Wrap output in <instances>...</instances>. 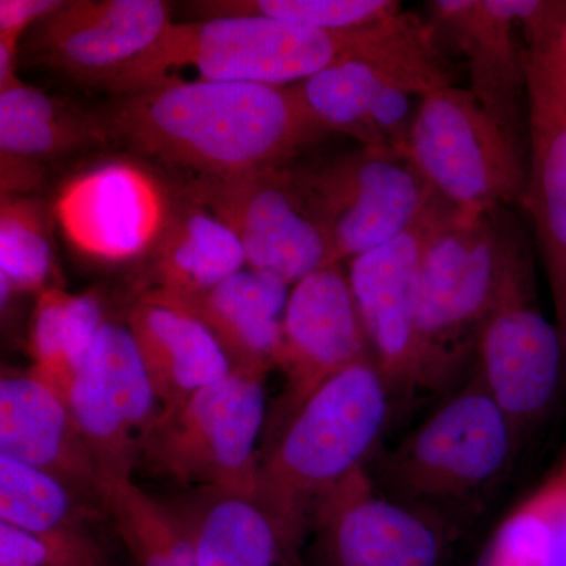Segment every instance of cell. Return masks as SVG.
<instances>
[{"label":"cell","mask_w":566,"mask_h":566,"mask_svg":"<svg viewBox=\"0 0 566 566\" xmlns=\"http://www.w3.org/2000/svg\"><path fill=\"white\" fill-rule=\"evenodd\" d=\"M102 117L112 142L191 182L286 166L323 137L289 87L241 82H167L120 95Z\"/></svg>","instance_id":"6da1fadb"},{"label":"cell","mask_w":566,"mask_h":566,"mask_svg":"<svg viewBox=\"0 0 566 566\" xmlns=\"http://www.w3.org/2000/svg\"><path fill=\"white\" fill-rule=\"evenodd\" d=\"M392 405L375 360L354 364L316 389L260 455L253 491L297 553L316 502L367 465Z\"/></svg>","instance_id":"7a4b0ae2"},{"label":"cell","mask_w":566,"mask_h":566,"mask_svg":"<svg viewBox=\"0 0 566 566\" xmlns=\"http://www.w3.org/2000/svg\"><path fill=\"white\" fill-rule=\"evenodd\" d=\"M534 262L512 208L460 216L434 238L422 274L417 392L446 390L474 365L483 327Z\"/></svg>","instance_id":"3957f363"},{"label":"cell","mask_w":566,"mask_h":566,"mask_svg":"<svg viewBox=\"0 0 566 566\" xmlns=\"http://www.w3.org/2000/svg\"><path fill=\"white\" fill-rule=\"evenodd\" d=\"M382 22L356 31H319L253 14L172 21L115 93L167 84L186 69L196 70V81L290 87L364 50Z\"/></svg>","instance_id":"277c9868"},{"label":"cell","mask_w":566,"mask_h":566,"mask_svg":"<svg viewBox=\"0 0 566 566\" xmlns=\"http://www.w3.org/2000/svg\"><path fill=\"white\" fill-rule=\"evenodd\" d=\"M523 444V433L472 370L419 427L378 458L371 476L392 497L442 512L490 493L512 471Z\"/></svg>","instance_id":"5b68a950"},{"label":"cell","mask_w":566,"mask_h":566,"mask_svg":"<svg viewBox=\"0 0 566 566\" xmlns=\"http://www.w3.org/2000/svg\"><path fill=\"white\" fill-rule=\"evenodd\" d=\"M408 156L463 214L523 207L528 144L495 120L468 88L447 85L422 96Z\"/></svg>","instance_id":"8992f818"},{"label":"cell","mask_w":566,"mask_h":566,"mask_svg":"<svg viewBox=\"0 0 566 566\" xmlns=\"http://www.w3.org/2000/svg\"><path fill=\"white\" fill-rule=\"evenodd\" d=\"M453 81L455 66L442 51L433 25L412 11H401L364 50L289 88L316 132L345 134L360 147L378 148L370 117L379 93L403 87L427 95L455 85Z\"/></svg>","instance_id":"52a82bcc"},{"label":"cell","mask_w":566,"mask_h":566,"mask_svg":"<svg viewBox=\"0 0 566 566\" xmlns=\"http://www.w3.org/2000/svg\"><path fill=\"white\" fill-rule=\"evenodd\" d=\"M290 169L338 263L398 237L441 197L409 156L360 145L323 161L292 163Z\"/></svg>","instance_id":"ba28073f"},{"label":"cell","mask_w":566,"mask_h":566,"mask_svg":"<svg viewBox=\"0 0 566 566\" xmlns=\"http://www.w3.org/2000/svg\"><path fill=\"white\" fill-rule=\"evenodd\" d=\"M266 378L232 371L161 412L140 461L181 485L253 488L266 419Z\"/></svg>","instance_id":"9c48e42d"},{"label":"cell","mask_w":566,"mask_h":566,"mask_svg":"<svg viewBox=\"0 0 566 566\" xmlns=\"http://www.w3.org/2000/svg\"><path fill=\"white\" fill-rule=\"evenodd\" d=\"M308 534L319 566H447L455 531L439 510L385 493L363 465L316 502Z\"/></svg>","instance_id":"30bf717a"},{"label":"cell","mask_w":566,"mask_h":566,"mask_svg":"<svg viewBox=\"0 0 566 566\" xmlns=\"http://www.w3.org/2000/svg\"><path fill=\"white\" fill-rule=\"evenodd\" d=\"M460 212L439 197L405 232L348 262L349 285L371 356L394 400H409L417 392L424 256Z\"/></svg>","instance_id":"8fae6325"},{"label":"cell","mask_w":566,"mask_h":566,"mask_svg":"<svg viewBox=\"0 0 566 566\" xmlns=\"http://www.w3.org/2000/svg\"><path fill=\"white\" fill-rule=\"evenodd\" d=\"M290 164L229 180L191 182L186 193L233 230L248 268L293 286L338 262Z\"/></svg>","instance_id":"7c38bea8"},{"label":"cell","mask_w":566,"mask_h":566,"mask_svg":"<svg viewBox=\"0 0 566 566\" xmlns=\"http://www.w3.org/2000/svg\"><path fill=\"white\" fill-rule=\"evenodd\" d=\"M66 403L104 483L132 479L161 403L132 331L106 322L66 389Z\"/></svg>","instance_id":"4fadbf2b"},{"label":"cell","mask_w":566,"mask_h":566,"mask_svg":"<svg viewBox=\"0 0 566 566\" xmlns=\"http://www.w3.org/2000/svg\"><path fill=\"white\" fill-rule=\"evenodd\" d=\"M161 0H71L28 32L24 65L115 92L170 24Z\"/></svg>","instance_id":"5bb4252c"},{"label":"cell","mask_w":566,"mask_h":566,"mask_svg":"<svg viewBox=\"0 0 566 566\" xmlns=\"http://www.w3.org/2000/svg\"><path fill=\"white\" fill-rule=\"evenodd\" d=\"M565 367L562 335L536 303L532 262L516 274L488 318L472 370L526 438L556 403Z\"/></svg>","instance_id":"9a60e30c"},{"label":"cell","mask_w":566,"mask_h":566,"mask_svg":"<svg viewBox=\"0 0 566 566\" xmlns=\"http://www.w3.org/2000/svg\"><path fill=\"white\" fill-rule=\"evenodd\" d=\"M374 359L363 319L342 263L305 275L290 290L283 315L277 368L285 389L275 411L279 430L334 375Z\"/></svg>","instance_id":"2e32d148"},{"label":"cell","mask_w":566,"mask_h":566,"mask_svg":"<svg viewBox=\"0 0 566 566\" xmlns=\"http://www.w3.org/2000/svg\"><path fill=\"white\" fill-rule=\"evenodd\" d=\"M170 211L158 180L122 159L74 175L52 207L69 243L106 263L128 262L155 248Z\"/></svg>","instance_id":"e0dca14e"},{"label":"cell","mask_w":566,"mask_h":566,"mask_svg":"<svg viewBox=\"0 0 566 566\" xmlns=\"http://www.w3.org/2000/svg\"><path fill=\"white\" fill-rule=\"evenodd\" d=\"M427 20L463 55L468 91L528 144V87L520 17L523 0H431Z\"/></svg>","instance_id":"ac0fdd59"},{"label":"cell","mask_w":566,"mask_h":566,"mask_svg":"<svg viewBox=\"0 0 566 566\" xmlns=\"http://www.w3.org/2000/svg\"><path fill=\"white\" fill-rule=\"evenodd\" d=\"M0 455L50 472L103 505L98 469L65 397L31 370L0 378Z\"/></svg>","instance_id":"d6986e66"},{"label":"cell","mask_w":566,"mask_h":566,"mask_svg":"<svg viewBox=\"0 0 566 566\" xmlns=\"http://www.w3.org/2000/svg\"><path fill=\"white\" fill-rule=\"evenodd\" d=\"M163 502L199 566H282L301 557L253 488L196 486Z\"/></svg>","instance_id":"ffe728a7"},{"label":"cell","mask_w":566,"mask_h":566,"mask_svg":"<svg viewBox=\"0 0 566 566\" xmlns=\"http://www.w3.org/2000/svg\"><path fill=\"white\" fill-rule=\"evenodd\" d=\"M161 403V412L232 374L214 335L163 290L142 294L128 324Z\"/></svg>","instance_id":"44dd1931"},{"label":"cell","mask_w":566,"mask_h":566,"mask_svg":"<svg viewBox=\"0 0 566 566\" xmlns=\"http://www.w3.org/2000/svg\"><path fill=\"white\" fill-rule=\"evenodd\" d=\"M290 290L292 286L273 275L245 266L207 292H163L208 327L232 371L266 378L277 368Z\"/></svg>","instance_id":"7402d4cb"},{"label":"cell","mask_w":566,"mask_h":566,"mask_svg":"<svg viewBox=\"0 0 566 566\" xmlns=\"http://www.w3.org/2000/svg\"><path fill=\"white\" fill-rule=\"evenodd\" d=\"M566 354V114L528 88V177L523 202Z\"/></svg>","instance_id":"603a6c76"},{"label":"cell","mask_w":566,"mask_h":566,"mask_svg":"<svg viewBox=\"0 0 566 566\" xmlns=\"http://www.w3.org/2000/svg\"><path fill=\"white\" fill-rule=\"evenodd\" d=\"M111 142L102 114L82 111L21 81L0 91V158L46 169L48 163Z\"/></svg>","instance_id":"cb8c5ba5"},{"label":"cell","mask_w":566,"mask_h":566,"mask_svg":"<svg viewBox=\"0 0 566 566\" xmlns=\"http://www.w3.org/2000/svg\"><path fill=\"white\" fill-rule=\"evenodd\" d=\"M153 255L158 289L172 294L207 292L248 266L233 230L196 203L170 211Z\"/></svg>","instance_id":"d4e9b609"},{"label":"cell","mask_w":566,"mask_h":566,"mask_svg":"<svg viewBox=\"0 0 566 566\" xmlns=\"http://www.w3.org/2000/svg\"><path fill=\"white\" fill-rule=\"evenodd\" d=\"M474 566H566V452L499 521Z\"/></svg>","instance_id":"484cf974"},{"label":"cell","mask_w":566,"mask_h":566,"mask_svg":"<svg viewBox=\"0 0 566 566\" xmlns=\"http://www.w3.org/2000/svg\"><path fill=\"white\" fill-rule=\"evenodd\" d=\"M106 322L102 304L93 294H73L55 285L43 290L33 308L29 334L31 374L65 395Z\"/></svg>","instance_id":"4316f807"},{"label":"cell","mask_w":566,"mask_h":566,"mask_svg":"<svg viewBox=\"0 0 566 566\" xmlns=\"http://www.w3.org/2000/svg\"><path fill=\"white\" fill-rule=\"evenodd\" d=\"M102 502L136 566H199L172 513L133 479L104 483Z\"/></svg>","instance_id":"83f0119b"},{"label":"cell","mask_w":566,"mask_h":566,"mask_svg":"<svg viewBox=\"0 0 566 566\" xmlns=\"http://www.w3.org/2000/svg\"><path fill=\"white\" fill-rule=\"evenodd\" d=\"M54 212L31 196L0 202V289L2 305L14 293H41L54 270Z\"/></svg>","instance_id":"f1b7e54d"},{"label":"cell","mask_w":566,"mask_h":566,"mask_svg":"<svg viewBox=\"0 0 566 566\" xmlns=\"http://www.w3.org/2000/svg\"><path fill=\"white\" fill-rule=\"evenodd\" d=\"M88 501L61 479L0 455V521L28 531H82Z\"/></svg>","instance_id":"f546056e"},{"label":"cell","mask_w":566,"mask_h":566,"mask_svg":"<svg viewBox=\"0 0 566 566\" xmlns=\"http://www.w3.org/2000/svg\"><path fill=\"white\" fill-rule=\"evenodd\" d=\"M196 6L203 18L253 14L319 31L370 28L403 11L397 0H222Z\"/></svg>","instance_id":"4dcf8cb0"},{"label":"cell","mask_w":566,"mask_h":566,"mask_svg":"<svg viewBox=\"0 0 566 566\" xmlns=\"http://www.w3.org/2000/svg\"><path fill=\"white\" fill-rule=\"evenodd\" d=\"M527 87L566 114V0H523Z\"/></svg>","instance_id":"1f68e13d"},{"label":"cell","mask_w":566,"mask_h":566,"mask_svg":"<svg viewBox=\"0 0 566 566\" xmlns=\"http://www.w3.org/2000/svg\"><path fill=\"white\" fill-rule=\"evenodd\" d=\"M0 566H107L84 531L36 532L0 521Z\"/></svg>","instance_id":"d6a6232c"},{"label":"cell","mask_w":566,"mask_h":566,"mask_svg":"<svg viewBox=\"0 0 566 566\" xmlns=\"http://www.w3.org/2000/svg\"><path fill=\"white\" fill-rule=\"evenodd\" d=\"M61 0H2L0 2V41L21 44V36L33 25L61 9Z\"/></svg>","instance_id":"836d02e7"},{"label":"cell","mask_w":566,"mask_h":566,"mask_svg":"<svg viewBox=\"0 0 566 566\" xmlns=\"http://www.w3.org/2000/svg\"><path fill=\"white\" fill-rule=\"evenodd\" d=\"M282 566H305V565L303 564V560H301V557H300V558H293V560L286 562V564L282 565Z\"/></svg>","instance_id":"e575fe53"}]
</instances>
